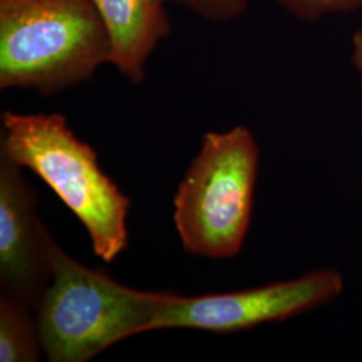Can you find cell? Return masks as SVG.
Listing matches in <instances>:
<instances>
[{
	"mask_svg": "<svg viewBox=\"0 0 362 362\" xmlns=\"http://www.w3.org/2000/svg\"><path fill=\"white\" fill-rule=\"evenodd\" d=\"M0 153L33 170L64 202L90 236L106 263L128 247L130 200L98 164L90 145L79 140L64 115H1Z\"/></svg>",
	"mask_w": 362,
	"mask_h": 362,
	"instance_id": "7a4b0ae2",
	"label": "cell"
},
{
	"mask_svg": "<svg viewBox=\"0 0 362 362\" xmlns=\"http://www.w3.org/2000/svg\"><path fill=\"white\" fill-rule=\"evenodd\" d=\"M21 165L0 153V296L37 310L52 281V236Z\"/></svg>",
	"mask_w": 362,
	"mask_h": 362,
	"instance_id": "8992f818",
	"label": "cell"
},
{
	"mask_svg": "<svg viewBox=\"0 0 362 362\" xmlns=\"http://www.w3.org/2000/svg\"><path fill=\"white\" fill-rule=\"evenodd\" d=\"M110 40V64L133 83L158 43L170 34L167 0H93Z\"/></svg>",
	"mask_w": 362,
	"mask_h": 362,
	"instance_id": "52a82bcc",
	"label": "cell"
},
{
	"mask_svg": "<svg viewBox=\"0 0 362 362\" xmlns=\"http://www.w3.org/2000/svg\"><path fill=\"white\" fill-rule=\"evenodd\" d=\"M344 288L341 272L318 269L290 281L240 291L199 297L172 294L153 330L184 327L218 334L235 333L314 310L337 299Z\"/></svg>",
	"mask_w": 362,
	"mask_h": 362,
	"instance_id": "5b68a950",
	"label": "cell"
},
{
	"mask_svg": "<svg viewBox=\"0 0 362 362\" xmlns=\"http://www.w3.org/2000/svg\"><path fill=\"white\" fill-rule=\"evenodd\" d=\"M33 309L0 296V362L40 360L42 342Z\"/></svg>",
	"mask_w": 362,
	"mask_h": 362,
	"instance_id": "ba28073f",
	"label": "cell"
},
{
	"mask_svg": "<svg viewBox=\"0 0 362 362\" xmlns=\"http://www.w3.org/2000/svg\"><path fill=\"white\" fill-rule=\"evenodd\" d=\"M191 10L209 22H228L245 13L248 0H167Z\"/></svg>",
	"mask_w": 362,
	"mask_h": 362,
	"instance_id": "30bf717a",
	"label": "cell"
},
{
	"mask_svg": "<svg viewBox=\"0 0 362 362\" xmlns=\"http://www.w3.org/2000/svg\"><path fill=\"white\" fill-rule=\"evenodd\" d=\"M351 64L357 71L362 86V28L356 31L351 38Z\"/></svg>",
	"mask_w": 362,
	"mask_h": 362,
	"instance_id": "8fae6325",
	"label": "cell"
},
{
	"mask_svg": "<svg viewBox=\"0 0 362 362\" xmlns=\"http://www.w3.org/2000/svg\"><path fill=\"white\" fill-rule=\"evenodd\" d=\"M286 11L300 21L315 22L326 15L351 13L362 7V0H278Z\"/></svg>",
	"mask_w": 362,
	"mask_h": 362,
	"instance_id": "9c48e42d",
	"label": "cell"
},
{
	"mask_svg": "<svg viewBox=\"0 0 362 362\" xmlns=\"http://www.w3.org/2000/svg\"><path fill=\"white\" fill-rule=\"evenodd\" d=\"M93 0H0V89L43 95L90 79L110 64Z\"/></svg>",
	"mask_w": 362,
	"mask_h": 362,
	"instance_id": "3957f363",
	"label": "cell"
},
{
	"mask_svg": "<svg viewBox=\"0 0 362 362\" xmlns=\"http://www.w3.org/2000/svg\"><path fill=\"white\" fill-rule=\"evenodd\" d=\"M52 281L37 308L42 348L52 362H85L133 336L153 330L172 293L140 291L50 243Z\"/></svg>",
	"mask_w": 362,
	"mask_h": 362,
	"instance_id": "6da1fadb",
	"label": "cell"
},
{
	"mask_svg": "<svg viewBox=\"0 0 362 362\" xmlns=\"http://www.w3.org/2000/svg\"><path fill=\"white\" fill-rule=\"evenodd\" d=\"M259 146L238 125L208 132L173 197V223L185 251L230 259L246 240L254 209Z\"/></svg>",
	"mask_w": 362,
	"mask_h": 362,
	"instance_id": "277c9868",
	"label": "cell"
}]
</instances>
